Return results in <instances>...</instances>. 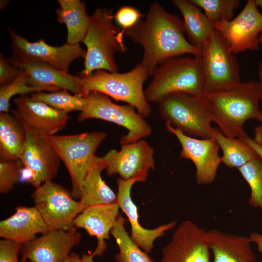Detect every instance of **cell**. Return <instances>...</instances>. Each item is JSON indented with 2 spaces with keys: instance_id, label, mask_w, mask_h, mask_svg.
<instances>
[{
  "instance_id": "6da1fadb",
  "label": "cell",
  "mask_w": 262,
  "mask_h": 262,
  "mask_svg": "<svg viewBox=\"0 0 262 262\" xmlns=\"http://www.w3.org/2000/svg\"><path fill=\"white\" fill-rule=\"evenodd\" d=\"M125 34L144 50L141 64L152 76L157 67L173 57L190 54L200 57L201 52L185 36L183 21L177 15L167 12L156 1L147 14Z\"/></svg>"
},
{
  "instance_id": "7a4b0ae2",
  "label": "cell",
  "mask_w": 262,
  "mask_h": 262,
  "mask_svg": "<svg viewBox=\"0 0 262 262\" xmlns=\"http://www.w3.org/2000/svg\"><path fill=\"white\" fill-rule=\"evenodd\" d=\"M205 96L213 109V122L227 137L244 138L247 136L243 129L245 122L249 119L262 120L257 81L241 82L229 89Z\"/></svg>"
},
{
  "instance_id": "3957f363",
  "label": "cell",
  "mask_w": 262,
  "mask_h": 262,
  "mask_svg": "<svg viewBox=\"0 0 262 262\" xmlns=\"http://www.w3.org/2000/svg\"><path fill=\"white\" fill-rule=\"evenodd\" d=\"M113 11L98 7L90 15V24L82 43L86 47L83 69L78 75L87 76L98 70L117 72L115 54L124 53V32L114 23Z\"/></svg>"
},
{
  "instance_id": "277c9868",
  "label": "cell",
  "mask_w": 262,
  "mask_h": 262,
  "mask_svg": "<svg viewBox=\"0 0 262 262\" xmlns=\"http://www.w3.org/2000/svg\"><path fill=\"white\" fill-rule=\"evenodd\" d=\"M78 76L81 96L87 98L91 92H99L133 106L144 118L150 115L151 106L143 90L144 82L150 75L141 63L123 73L98 70L89 75Z\"/></svg>"
},
{
  "instance_id": "5b68a950",
  "label": "cell",
  "mask_w": 262,
  "mask_h": 262,
  "mask_svg": "<svg viewBox=\"0 0 262 262\" xmlns=\"http://www.w3.org/2000/svg\"><path fill=\"white\" fill-rule=\"evenodd\" d=\"M145 95L149 102H159L174 93L204 95V76L200 57L183 55L169 59L155 70Z\"/></svg>"
},
{
  "instance_id": "8992f818",
  "label": "cell",
  "mask_w": 262,
  "mask_h": 262,
  "mask_svg": "<svg viewBox=\"0 0 262 262\" xmlns=\"http://www.w3.org/2000/svg\"><path fill=\"white\" fill-rule=\"evenodd\" d=\"M158 103L163 119L185 135L201 139L213 137V109L204 95L174 93Z\"/></svg>"
},
{
  "instance_id": "52a82bcc",
  "label": "cell",
  "mask_w": 262,
  "mask_h": 262,
  "mask_svg": "<svg viewBox=\"0 0 262 262\" xmlns=\"http://www.w3.org/2000/svg\"><path fill=\"white\" fill-rule=\"evenodd\" d=\"M65 164L70 177L73 197L80 199L83 181L93 165L95 153L106 138L103 131H92L76 134L46 136Z\"/></svg>"
},
{
  "instance_id": "ba28073f",
  "label": "cell",
  "mask_w": 262,
  "mask_h": 262,
  "mask_svg": "<svg viewBox=\"0 0 262 262\" xmlns=\"http://www.w3.org/2000/svg\"><path fill=\"white\" fill-rule=\"evenodd\" d=\"M204 95L224 90L241 82L240 69L222 35L215 29L201 51Z\"/></svg>"
},
{
  "instance_id": "9c48e42d",
  "label": "cell",
  "mask_w": 262,
  "mask_h": 262,
  "mask_svg": "<svg viewBox=\"0 0 262 262\" xmlns=\"http://www.w3.org/2000/svg\"><path fill=\"white\" fill-rule=\"evenodd\" d=\"M87 98L85 109L78 116L79 122L98 119L125 128L128 132L121 136V145L137 141L151 134V127L133 106L116 104L108 96L95 91L91 92Z\"/></svg>"
},
{
  "instance_id": "30bf717a",
  "label": "cell",
  "mask_w": 262,
  "mask_h": 262,
  "mask_svg": "<svg viewBox=\"0 0 262 262\" xmlns=\"http://www.w3.org/2000/svg\"><path fill=\"white\" fill-rule=\"evenodd\" d=\"M32 198L49 230H67L81 213L80 202L71 191L60 184L48 181L35 188Z\"/></svg>"
},
{
  "instance_id": "8fae6325",
  "label": "cell",
  "mask_w": 262,
  "mask_h": 262,
  "mask_svg": "<svg viewBox=\"0 0 262 262\" xmlns=\"http://www.w3.org/2000/svg\"><path fill=\"white\" fill-rule=\"evenodd\" d=\"M12 41L11 61L22 63L38 62L51 66L68 72L70 64L78 58H84L86 50L80 44L65 43L61 46H52L43 39L31 42L11 28L8 29Z\"/></svg>"
},
{
  "instance_id": "7c38bea8",
  "label": "cell",
  "mask_w": 262,
  "mask_h": 262,
  "mask_svg": "<svg viewBox=\"0 0 262 262\" xmlns=\"http://www.w3.org/2000/svg\"><path fill=\"white\" fill-rule=\"evenodd\" d=\"M25 127L26 139L19 158L23 166L21 174L36 188L57 175L61 160L43 134Z\"/></svg>"
},
{
  "instance_id": "4fadbf2b",
  "label": "cell",
  "mask_w": 262,
  "mask_h": 262,
  "mask_svg": "<svg viewBox=\"0 0 262 262\" xmlns=\"http://www.w3.org/2000/svg\"><path fill=\"white\" fill-rule=\"evenodd\" d=\"M213 25L225 38L233 54L259 48V36L262 33V14L256 5L255 0H248L235 18Z\"/></svg>"
},
{
  "instance_id": "5bb4252c",
  "label": "cell",
  "mask_w": 262,
  "mask_h": 262,
  "mask_svg": "<svg viewBox=\"0 0 262 262\" xmlns=\"http://www.w3.org/2000/svg\"><path fill=\"white\" fill-rule=\"evenodd\" d=\"M210 251L207 231L186 220L163 248L160 262H210Z\"/></svg>"
},
{
  "instance_id": "9a60e30c",
  "label": "cell",
  "mask_w": 262,
  "mask_h": 262,
  "mask_svg": "<svg viewBox=\"0 0 262 262\" xmlns=\"http://www.w3.org/2000/svg\"><path fill=\"white\" fill-rule=\"evenodd\" d=\"M166 130L175 135L181 147V158L191 160L196 168V178L198 185L210 184L216 178L221 163L219 155L220 147L213 137L197 139L183 134L179 130L165 123Z\"/></svg>"
},
{
  "instance_id": "2e32d148",
  "label": "cell",
  "mask_w": 262,
  "mask_h": 262,
  "mask_svg": "<svg viewBox=\"0 0 262 262\" xmlns=\"http://www.w3.org/2000/svg\"><path fill=\"white\" fill-rule=\"evenodd\" d=\"M147 176V172L142 171L128 180L117 178L116 203L128 218L131 226V240L144 252L149 253L153 248L155 240L163 236L166 231L173 228L176 221L173 220L154 229L144 228L139 223L138 209L131 198V189L135 183L145 182Z\"/></svg>"
},
{
  "instance_id": "e0dca14e",
  "label": "cell",
  "mask_w": 262,
  "mask_h": 262,
  "mask_svg": "<svg viewBox=\"0 0 262 262\" xmlns=\"http://www.w3.org/2000/svg\"><path fill=\"white\" fill-rule=\"evenodd\" d=\"M82 239L74 227L67 230H49L22 244L20 262H64Z\"/></svg>"
},
{
  "instance_id": "ac0fdd59",
  "label": "cell",
  "mask_w": 262,
  "mask_h": 262,
  "mask_svg": "<svg viewBox=\"0 0 262 262\" xmlns=\"http://www.w3.org/2000/svg\"><path fill=\"white\" fill-rule=\"evenodd\" d=\"M153 148L145 140L121 145L119 151L111 149L101 157L108 176L118 174L128 180L137 173L155 168Z\"/></svg>"
},
{
  "instance_id": "d6986e66",
  "label": "cell",
  "mask_w": 262,
  "mask_h": 262,
  "mask_svg": "<svg viewBox=\"0 0 262 262\" xmlns=\"http://www.w3.org/2000/svg\"><path fill=\"white\" fill-rule=\"evenodd\" d=\"M14 103L16 109L10 110L12 114L27 127L46 136L62 131L69 118L67 114L34 100L28 95L16 98Z\"/></svg>"
},
{
  "instance_id": "ffe728a7",
  "label": "cell",
  "mask_w": 262,
  "mask_h": 262,
  "mask_svg": "<svg viewBox=\"0 0 262 262\" xmlns=\"http://www.w3.org/2000/svg\"><path fill=\"white\" fill-rule=\"evenodd\" d=\"M119 209L116 202L92 206L83 210L74 220V228L84 229L98 240L93 252L89 255L83 254L81 257L83 262H94V257H101L104 254L107 248L105 240L109 239L112 229L116 224Z\"/></svg>"
},
{
  "instance_id": "44dd1931",
  "label": "cell",
  "mask_w": 262,
  "mask_h": 262,
  "mask_svg": "<svg viewBox=\"0 0 262 262\" xmlns=\"http://www.w3.org/2000/svg\"><path fill=\"white\" fill-rule=\"evenodd\" d=\"M13 66L22 68L29 75L28 84L42 91L52 92L62 89L80 95V77L41 63H22L9 59Z\"/></svg>"
},
{
  "instance_id": "7402d4cb",
  "label": "cell",
  "mask_w": 262,
  "mask_h": 262,
  "mask_svg": "<svg viewBox=\"0 0 262 262\" xmlns=\"http://www.w3.org/2000/svg\"><path fill=\"white\" fill-rule=\"evenodd\" d=\"M49 230L35 207L18 206L14 214L0 222V237L22 244Z\"/></svg>"
},
{
  "instance_id": "603a6c76",
  "label": "cell",
  "mask_w": 262,
  "mask_h": 262,
  "mask_svg": "<svg viewBox=\"0 0 262 262\" xmlns=\"http://www.w3.org/2000/svg\"><path fill=\"white\" fill-rule=\"evenodd\" d=\"M207 232L213 262H258L249 237L216 229Z\"/></svg>"
},
{
  "instance_id": "cb8c5ba5",
  "label": "cell",
  "mask_w": 262,
  "mask_h": 262,
  "mask_svg": "<svg viewBox=\"0 0 262 262\" xmlns=\"http://www.w3.org/2000/svg\"><path fill=\"white\" fill-rule=\"evenodd\" d=\"M183 17L185 35L190 43L200 52L215 30L213 23L201 9L190 0H173Z\"/></svg>"
},
{
  "instance_id": "d4e9b609",
  "label": "cell",
  "mask_w": 262,
  "mask_h": 262,
  "mask_svg": "<svg viewBox=\"0 0 262 262\" xmlns=\"http://www.w3.org/2000/svg\"><path fill=\"white\" fill-rule=\"evenodd\" d=\"M103 170H105L104 161L96 156L82 184L79 200L81 213L90 206L116 202V195L102 179Z\"/></svg>"
},
{
  "instance_id": "484cf974",
  "label": "cell",
  "mask_w": 262,
  "mask_h": 262,
  "mask_svg": "<svg viewBox=\"0 0 262 262\" xmlns=\"http://www.w3.org/2000/svg\"><path fill=\"white\" fill-rule=\"evenodd\" d=\"M60 8L56 10L58 22L66 25L67 39L66 43L79 44L87 33L90 15L86 12V3L80 0H58Z\"/></svg>"
},
{
  "instance_id": "4316f807",
  "label": "cell",
  "mask_w": 262,
  "mask_h": 262,
  "mask_svg": "<svg viewBox=\"0 0 262 262\" xmlns=\"http://www.w3.org/2000/svg\"><path fill=\"white\" fill-rule=\"evenodd\" d=\"M26 139L23 123L13 114L0 113V160L19 159Z\"/></svg>"
},
{
  "instance_id": "83f0119b",
  "label": "cell",
  "mask_w": 262,
  "mask_h": 262,
  "mask_svg": "<svg viewBox=\"0 0 262 262\" xmlns=\"http://www.w3.org/2000/svg\"><path fill=\"white\" fill-rule=\"evenodd\" d=\"M213 137L223 152L221 163L227 167L238 168L259 157L243 138L227 137L217 128H213Z\"/></svg>"
},
{
  "instance_id": "f1b7e54d",
  "label": "cell",
  "mask_w": 262,
  "mask_h": 262,
  "mask_svg": "<svg viewBox=\"0 0 262 262\" xmlns=\"http://www.w3.org/2000/svg\"><path fill=\"white\" fill-rule=\"evenodd\" d=\"M126 220L119 214L117 223L112 229L114 237L119 248L115 255L116 262H155L131 240L125 227Z\"/></svg>"
},
{
  "instance_id": "f546056e",
  "label": "cell",
  "mask_w": 262,
  "mask_h": 262,
  "mask_svg": "<svg viewBox=\"0 0 262 262\" xmlns=\"http://www.w3.org/2000/svg\"><path fill=\"white\" fill-rule=\"evenodd\" d=\"M30 97L66 114L74 111H82L87 103V98L79 94L72 95L65 89L49 93L33 92L31 94Z\"/></svg>"
},
{
  "instance_id": "4dcf8cb0",
  "label": "cell",
  "mask_w": 262,
  "mask_h": 262,
  "mask_svg": "<svg viewBox=\"0 0 262 262\" xmlns=\"http://www.w3.org/2000/svg\"><path fill=\"white\" fill-rule=\"evenodd\" d=\"M238 169L250 188L248 205L262 211V159H254Z\"/></svg>"
},
{
  "instance_id": "1f68e13d",
  "label": "cell",
  "mask_w": 262,
  "mask_h": 262,
  "mask_svg": "<svg viewBox=\"0 0 262 262\" xmlns=\"http://www.w3.org/2000/svg\"><path fill=\"white\" fill-rule=\"evenodd\" d=\"M201 9L213 24L233 18L234 13L241 3L240 0H190Z\"/></svg>"
},
{
  "instance_id": "d6a6232c",
  "label": "cell",
  "mask_w": 262,
  "mask_h": 262,
  "mask_svg": "<svg viewBox=\"0 0 262 262\" xmlns=\"http://www.w3.org/2000/svg\"><path fill=\"white\" fill-rule=\"evenodd\" d=\"M29 75L24 70L19 68L16 78L9 83L0 87V113H8L10 109V100L14 96L28 95L40 89L30 86L28 84Z\"/></svg>"
},
{
  "instance_id": "836d02e7",
  "label": "cell",
  "mask_w": 262,
  "mask_h": 262,
  "mask_svg": "<svg viewBox=\"0 0 262 262\" xmlns=\"http://www.w3.org/2000/svg\"><path fill=\"white\" fill-rule=\"evenodd\" d=\"M23 166L19 159L0 160V193L7 194L18 181Z\"/></svg>"
},
{
  "instance_id": "e575fe53",
  "label": "cell",
  "mask_w": 262,
  "mask_h": 262,
  "mask_svg": "<svg viewBox=\"0 0 262 262\" xmlns=\"http://www.w3.org/2000/svg\"><path fill=\"white\" fill-rule=\"evenodd\" d=\"M144 16L136 8L130 6L120 7L114 15L115 24L125 32L134 26Z\"/></svg>"
},
{
  "instance_id": "d590c367",
  "label": "cell",
  "mask_w": 262,
  "mask_h": 262,
  "mask_svg": "<svg viewBox=\"0 0 262 262\" xmlns=\"http://www.w3.org/2000/svg\"><path fill=\"white\" fill-rule=\"evenodd\" d=\"M22 244L3 239L0 241V262H18Z\"/></svg>"
},
{
  "instance_id": "8d00e7d4",
  "label": "cell",
  "mask_w": 262,
  "mask_h": 262,
  "mask_svg": "<svg viewBox=\"0 0 262 262\" xmlns=\"http://www.w3.org/2000/svg\"><path fill=\"white\" fill-rule=\"evenodd\" d=\"M19 68L13 66L1 53L0 54V86L5 85L17 76Z\"/></svg>"
},
{
  "instance_id": "74e56055",
  "label": "cell",
  "mask_w": 262,
  "mask_h": 262,
  "mask_svg": "<svg viewBox=\"0 0 262 262\" xmlns=\"http://www.w3.org/2000/svg\"><path fill=\"white\" fill-rule=\"evenodd\" d=\"M249 238L251 242H253L257 245L258 251L262 254V234L252 232Z\"/></svg>"
},
{
  "instance_id": "f35d334b",
  "label": "cell",
  "mask_w": 262,
  "mask_h": 262,
  "mask_svg": "<svg viewBox=\"0 0 262 262\" xmlns=\"http://www.w3.org/2000/svg\"><path fill=\"white\" fill-rule=\"evenodd\" d=\"M262 124L255 127L254 141L262 148Z\"/></svg>"
},
{
  "instance_id": "ab89813d",
  "label": "cell",
  "mask_w": 262,
  "mask_h": 262,
  "mask_svg": "<svg viewBox=\"0 0 262 262\" xmlns=\"http://www.w3.org/2000/svg\"><path fill=\"white\" fill-rule=\"evenodd\" d=\"M243 139L254 149L259 157L262 159V148L258 146L252 139L247 136L243 138Z\"/></svg>"
},
{
  "instance_id": "60d3db41",
  "label": "cell",
  "mask_w": 262,
  "mask_h": 262,
  "mask_svg": "<svg viewBox=\"0 0 262 262\" xmlns=\"http://www.w3.org/2000/svg\"><path fill=\"white\" fill-rule=\"evenodd\" d=\"M258 75L260 88V101L262 104V60L260 62L258 67Z\"/></svg>"
},
{
  "instance_id": "b9f144b4",
  "label": "cell",
  "mask_w": 262,
  "mask_h": 262,
  "mask_svg": "<svg viewBox=\"0 0 262 262\" xmlns=\"http://www.w3.org/2000/svg\"><path fill=\"white\" fill-rule=\"evenodd\" d=\"M64 262H83L80 256L74 253H70L65 259Z\"/></svg>"
},
{
  "instance_id": "7bdbcfd3",
  "label": "cell",
  "mask_w": 262,
  "mask_h": 262,
  "mask_svg": "<svg viewBox=\"0 0 262 262\" xmlns=\"http://www.w3.org/2000/svg\"><path fill=\"white\" fill-rule=\"evenodd\" d=\"M6 0H1L0 1V9H3L6 7V6L7 5V3H8V2H7Z\"/></svg>"
},
{
  "instance_id": "ee69618b",
  "label": "cell",
  "mask_w": 262,
  "mask_h": 262,
  "mask_svg": "<svg viewBox=\"0 0 262 262\" xmlns=\"http://www.w3.org/2000/svg\"><path fill=\"white\" fill-rule=\"evenodd\" d=\"M255 3L257 7L259 6L262 9V0H255Z\"/></svg>"
},
{
  "instance_id": "f6af8a7d",
  "label": "cell",
  "mask_w": 262,
  "mask_h": 262,
  "mask_svg": "<svg viewBox=\"0 0 262 262\" xmlns=\"http://www.w3.org/2000/svg\"><path fill=\"white\" fill-rule=\"evenodd\" d=\"M259 42L260 43L262 44V33L260 34L259 36Z\"/></svg>"
}]
</instances>
